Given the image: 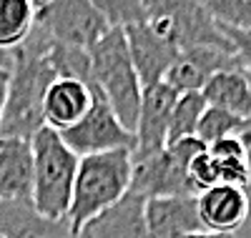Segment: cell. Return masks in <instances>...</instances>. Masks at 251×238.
Masks as SVG:
<instances>
[{"label": "cell", "mask_w": 251, "mask_h": 238, "mask_svg": "<svg viewBox=\"0 0 251 238\" xmlns=\"http://www.w3.org/2000/svg\"><path fill=\"white\" fill-rule=\"evenodd\" d=\"M53 40L33 25V33L23 46L10 50L13 66L8 78V103L0 138L30 141L43 128V98L48 85L58 78L50 60Z\"/></svg>", "instance_id": "6da1fadb"}, {"label": "cell", "mask_w": 251, "mask_h": 238, "mask_svg": "<svg viewBox=\"0 0 251 238\" xmlns=\"http://www.w3.org/2000/svg\"><path fill=\"white\" fill-rule=\"evenodd\" d=\"M131 190V150L83 156L78 161L68 223L78 233L91 218L116 206Z\"/></svg>", "instance_id": "7a4b0ae2"}, {"label": "cell", "mask_w": 251, "mask_h": 238, "mask_svg": "<svg viewBox=\"0 0 251 238\" xmlns=\"http://www.w3.org/2000/svg\"><path fill=\"white\" fill-rule=\"evenodd\" d=\"M33 145V208L53 221H68L78 156L63 143L60 133L43 125L30 138Z\"/></svg>", "instance_id": "3957f363"}, {"label": "cell", "mask_w": 251, "mask_h": 238, "mask_svg": "<svg viewBox=\"0 0 251 238\" xmlns=\"http://www.w3.org/2000/svg\"><path fill=\"white\" fill-rule=\"evenodd\" d=\"M91 66H93V78L100 95L108 100L113 113L123 123L126 131H136V118L141 108V95L143 85L138 80V73L131 63L128 43L126 33L118 28H111L96 46L88 50Z\"/></svg>", "instance_id": "277c9868"}, {"label": "cell", "mask_w": 251, "mask_h": 238, "mask_svg": "<svg viewBox=\"0 0 251 238\" xmlns=\"http://www.w3.org/2000/svg\"><path fill=\"white\" fill-rule=\"evenodd\" d=\"M203 148L199 138H183L156 153H131V193L143 198L196 196L188 186V163Z\"/></svg>", "instance_id": "5b68a950"}, {"label": "cell", "mask_w": 251, "mask_h": 238, "mask_svg": "<svg viewBox=\"0 0 251 238\" xmlns=\"http://www.w3.org/2000/svg\"><path fill=\"white\" fill-rule=\"evenodd\" d=\"M146 8H149V25L166 40H171L178 53L196 46L234 50L226 30L208 15L203 3H174V0L149 3L146 0Z\"/></svg>", "instance_id": "8992f818"}, {"label": "cell", "mask_w": 251, "mask_h": 238, "mask_svg": "<svg viewBox=\"0 0 251 238\" xmlns=\"http://www.w3.org/2000/svg\"><path fill=\"white\" fill-rule=\"evenodd\" d=\"M33 8L35 28H40L58 46L91 50L111 30L108 20L91 0H48L33 3Z\"/></svg>", "instance_id": "52a82bcc"}, {"label": "cell", "mask_w": 251, "mask_h": 238, "mask_svg": "<svg viewBox=\"0 0 251 238\" xmlns=\"http://www.w3.org/2000/svg\"><path fill=\"white\" fill-rule=\"evenodd\" d=\"M60 138L78 158L108 153V150H133L136 145V136L123 128L113 108L100 93L96 95L91 111L83 116V120L63 131Z\"/></svg>", "instance_id": "ba28073f"}, {"label": "cell", "mask_w": 251, "mask_h": 238, "mask_svg": "<svg viewBox=\"0 0 251 238\" xmlns=\"http://www.w3.org/2000/svg\"><path fill=\"white\" fill-rule=\"evenodd\" d=\"M236 66L234 50L214 48V46H196L186 48L176 55L174 66L166 73L163 83L181 95V93H201L203 85L221 71H231Z\"/></svg>", "instance_id": "9c48e42d"}, {"label": "cell", "mask_w": 251, "mask_h": 238, "mask_svg": "<svg viewBox=\"0 0 251 238\" xmlns=\"http://www.w3.org/2000/svg\"><path fill=\"white\" fill-rule=\"evenodd\" d=\"M176 100H178V93L166 83H156L151 88H143L136 131H133L136 145L131 153H156V150L166 148Z\"/></svg>", "instance_id": "30bf717a"}, {"label": "cell", "mask_w": 251, "mask_h": 238, "mask_svg": "<svg viewBox=\"0 0 251 238\" xmlns=\"http://www.w3.org/2000/svg\"><path fill=\"white\" fill-rule=\"evenodd\" d=\"M126 33V43H128L131 63L138 73V80L143 88H151L156 83H163L169 68L174 66V60L178 55V48L171 40H166L158 35L149 23L133 25Z\"/></svg>", "instance_id": "8fae6325"}, {"label": "cell", "mask_w": 251, "mask_h": 238, "mask_svg": "<svg viewBox=\"0 0 251 238\" xmlns=\"http://www.w3.org/2000/svg\"><path fill=\"white\" fill-rule=\"evenodd\" d=\"M196 203H199V218L203 231H211V233L236 236V231L249 221V213H251V201L246 188L224 186V183L199 193Z\"/></svg>", "instance_id": "7c38bea8"}, {"label": "cell", "mask_w": 251, "mask_h": 238, "mask_svg": "<svg viewBox=\"0 0 251 238\" xmlns=\"http://www.w3.org/2000/svg\"><path fill=\"white\" fill-rule=\"evenodd\" d=\"M100 91L75 78H55L43 98V123L63 133L83 120Z\"/></svg>", "instance_id": "4fadbf2b"}, {"label": "cell", "mask_w": 251, "mask_h": 238, "mask_svg": "<svg viewBox=\"0 0 251 238\" xmlns=\"http://www.w3.org/2000/svg\"><path fill=\"white\" fill-rule=\"evenodd\" d=\"M146 231L149 238H186L201 233L196 196L146 198Z\"/></svg>", "instance_id": "5bb4252c"}, {"label": "cell", "mask_w": 251, "mask_h": 238, "mask_svg": "<svg viewBox=\"0 0 251 238\" xmlns=\"http://www.w3.org/2000/svg\"><path fill=\"white\" fill-rule=\"evenodd\" d=\"M78 238H149L146 198L128 190L116 206L106 208L83 226Z\"/></svg>", "instance_id": "9a60e30c"}, {"label": "cell", "mask_w": 251, "mask_h": 238, "mask_svg": "<svg viewBox=\"0 0 251 238\" xmlns=\"http://www.w3.org/2000/svg\"><path fill=\"white\" fill-rule=\"evenodd\" d=\"M33 198V145L25 138H0V203Z\"/></svg>", "instance_id": "2e32d148"}, {"label": "cell", "mask_w": 251, "mask_h": 238, "mask_svg": "<svg viewBox=\"0 0 251 238\" xmlns=\"http://www.w3.org/2000/svg\"><path fill=\"white\" fill-rule=\"evenodd\" d=\"M0 236L3 238H78L68 221L40 215L30 201L0 203Z\"/></svg>", "instance_id": "e0dca14e"}, {"label": "cell", "mask_w": 251, "mask_h": 238, "mask_svg": "<svg viewBox=\"0 0 251 238\" xmlns=\"http://www.w3.org/2000/svg\"><path fill=\"white\" fill-rule=\"evenodd\" d=\"M201 95H203L206 105L234 113L241 120H246L251 113V80L239 68L216 73L203 85Z\"/></svg>", "instance_id": "ac0fdd59"}, {"label": "cell", "mask_w": 251, "mask_h": 238, "mask_svg": "<svg viewBox=\"0 0 251 238\" xmlns=\"http://www.w3.org/2000/svg\"><path fill=\"white\" fill-rule=\"evenodd\" d=\"M249 148L251 145L244 141V136H231V138H224V141L206 145L208 156H211V161L216 166L219 183L236 186V188H246L251 183V153H249Z\"/></svg>", "instance_id": "d6986e66"}, {"label": "cell", "mask_w": 251, "mask_h": 238, "mask_svg": "<svg viewBox=\"0 0 251 238\" xmlns=\"http://www.w3.org/2000/svg\"><path fill=\"white\" fill-rule=\"evenodd\" d=\"M35 25V8L28 0H0V53L23 46Z\"/></svg>", "instance_id": "ffe728a7"}, {"label": "cell", "mask_w": 251, "mask_h": 238, "mask_svg": "<svg viewBox=\"0 0 251 238\" xmlns=\"http://www.w3.org/2000/svg\"><path fill=\"white\" fill-rule=\"evenodd\" d=\"M203 111H206V100L201 93H181L176 105H174V113H171L169 141H166V145L183 141V138H196V128H199Z\"/></svg>", "instance_id": "44dd1931"}, {"label": "cell", "mask_w": 251, "mask_h": 238, "mask_svg": "<svg viewBox=\"0 0 251 238\" xmlns=\"http://www.w3.org/2000/svg\"><path fill=\"white\" fill-rule=\"evenodd\" d=\"M241 133H244V120L241 118H236L234 113L221 111V108H211V105H206V111L199 120V128H196V138L203 145H211L216 141L241 136Z\"/></svg>", "instance_id": "7402d4cb"}, {"label": "cell", "mask_w": 251, "mask_h": 238, "mask_svg": "<svg viewBox=\"0 0 251 238\" xmlns=\"http://www.w3.org/2000/svg\"><path fill=\"white\" fill-rule=\"evenodd\" d=\"M96 8L108 20V25L118 30H128L133 25L149 23L146 0H98Z\"/></svg>", "instance_id": "603a6c76"}, {"label": "cell", "mask_w": 251, "mask_h": 238, "mask_svg": "<svg viewBox=\"0 0 251 238\" xmlns=\"http://www.w3.org/2000/svg\"><path fill=\"white\" fill-rule=\"evenodd\" d=\"M203 5L221 28L251 33V0H211Z\"/></svg>", "instance_id": "cb8c5ba5"}, {"label": "cell", "mask_w": 251, "mask_h": 238, "mask_svg": "<svg viewBox=\"0 0 251 238\" xmlns=\"http://www.w3.org/2000/svg\"><path fill=\"white\" fill-rule=\"evenodd\" d=\"M188 186H191V190L196 193H203L208 188L219 186V176H216V166L211 161V156H208V150L203 148L199 156L191 158V163H188Z\"/></svg>", "instance_id": "d4e9b609"}, {"label": "cell", "mask_w": 251, "mask_h": 238, "mask_svg": "<svg viewBox=\"0 0 251 238\" xmlns=\"http://www.w3.org/2000/svg\"><path fill=\"white\" fill-rule=\"evenodd\" d=\"M228 40L234 46V55H236V66L239 71L251 80V33H239V30H228L224 28Z\"/></svg>", "instance_id": "484cf974"}, {"label": "cell", "mask_w": 251, "mask_h": 238, "mask_svg": "<svg viewBox=\"0 0 251 238\" xmlns=\"http://www.w3.org/2000/svg\"><path fill=\"white\" fill-rule=\"evenodd\" d=\"M8 78H10V71H0V131H3L5 103H8Z\"/></svg>", "instance_id": "4316f807"}, {"label": "cell", "mask_w": 251, "mask_h": 238, "mask_svg": "<svg viewBox=\"0 0 251 238\" xmlns=\"http://www.w3.org/2000/svg\"><path fill=\"white\" fill-rule=\"evenodd\" d=\"M186 238H236V236H228V233H211V231H201V233L186 236Z\"/></svg>", "instance_id": "83f0119b"}, {"label": "cell", "mask_w": 251, "mask_h": 238, "mask_svg": "<svg viewBox=\"0 0 251 238\" xmlns=\"http://www.w3.org/2000/svg\"><path fill=\"white\" fill-rule=\"evenodd\" d=\"M13 66V55L10 53H0V71H10Z\"/></svg>", "instance_id": "f1b7e54d"}, {"label": "cell", "mask_w": 251, "mask_h": 238, "mask_svg": "<svg viewBox=\"0 0 251 238\" xmlns=\"http://www.w3.org/2000/svg\"><path fill=\"white\" fill-rule=\"evenodd\" d=\"M241 136H244V141L251 145V113H249V118L244 120V133H241Z\"/></svg>", "instance_id": "f546056e"}, {"label": "cell", "mask_w": 251, "mask_h": 238, "mask_svg": "<svg viewBox=\"0 0 251 238\" xmlns=\"http://www.w3.org/2000/svg\"><path fill=\"white\" fill-rule=\"evenodd\" d=\"M0 238H3V236H0Z\"/></svg>", "instance_id": "4dcf8cb0"}]
</instances>
